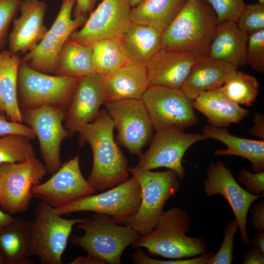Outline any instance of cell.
<instances>
[{
  "mask_svg": "<svg viewBox=\"0 0 264 264\" xmlns=\"http://www.w3.org/2000/svg\"><path fill=\"white\" fill-rule=\"evenodd\" d=\"M4 258H3L2 255H1L0 252V264H2L4 261Z\"/></svg>",
  "mask_w": 264,
  "mask_h": 264,
  "instance_id": "cell-50",
  "label": "cell"
},
{
  "mask_svg": "<svg viewBox=\"0 0 264 264\" xmlns=\"http://www.w3.org/2000/svg\"><path fill=\"white\" fill-rule=\"evenodd\" d=\"M253 126L249 129L248 133L260 140H264V115L257 112L253 118Z\"/></svg>",
  "mask_w": 264,
  "mask_h": 264,
  "instance_id": "cell-44",
  "label": "cell"
},
{
  "mask_svg": "<svg viewBox=\"0 0 264 264\" xmlns=\"http://www.w3.org/2000/svg\"><path fill=\"white\" fill-rule=\"evenodd\" d=\"M203 188L208 197L219 194L224 198L237 221L242 243L249 244L246 228L247 214L251 205L264 195H254L246 191L235 179L230 170L221 161L210 164Z\"/></svg>",
  "mask_w": 264,
  "mask_h": 264,
  "instance_id": "cell-16",
  "label": "cell"
},
{
  "mask_svg": "<svg viewBox=\"0 0 264 264\" xmlns=\"http://www.w3.org/2000/svg\"><path fill=\"white\" fill-rule=\"evenodd\" d=\"M161 36L152 26L132 22L121 40L130 60L145 66L162 48Z\"/></svg>",
  "mask_w": 264,
  "mask_h": 264,
  "instance_id": "cell-27",
  "label": "cell"
},
{
  "mask_svg": "<svg viewBox=\"0 0 264 264\" xmlns=\"http://www.w3.org/2000/svg\"><path fill=\"white\" fill-rule=\"evenodd\" d=\"M129 171L141 187L142 198L136 213L123 223L142 235L155 227L165 204L179 191L180 183L177 173L171 169L152 172L132 167Z\"/></svg>",
  "mask_w": 264,
  "mask_h": 264,
  "instance_id": "cell-5",
  "label": "cell"
},
{
  "mask_svg": "<svg viewBox=\"0 0 264 264\" xmlns=\"http://www.w3.org/2000/svg\"><path fill=\"white\" fill-rule=\"evenodd\" d=\"M0 114H4L2 109L0 107Z\"/></svg>",
  "mask_w": 264,
  "mask_h": 264,
  "instance_id": "cell-51",
  "label": "cell"
},
{
  "mask_svg": "<svg viewBox=\"0 0 264 264\" xmlns=\"http://www.w3.org/2000/svg\"><path fill=\"white\" fill-rule=\"evenodd\" d=\"M105 102L102 77L96 72L81 77L65 112L64 127L69 136L93 121Z\"/></svg>",
  "mask_w": 264,
  "mask_h": 264,
  "instance_id": "cell-18",
  "label": "cell"
},
{
  "mask_svg": "<svg viewBox=\"0 0 264 264\" xmlns=\"http://www.w3.org/2000/svg\"><path fill=\"white\" fill-rule=\"evenodd\" d=\"M71 264H100V262L92 256L87 255L85 257L79 256L71 263Z\"/></svg>",
  "mask_w": 264,
  "mask_h": 264,
  "instance_id": "cell-48",
  "label": "cell"
},
{
  "mask_svg": "<svg viewBox=\"0 0 264 264\" xmlns=\"http://www.w3.org/2000/svg\"><path fill=\"white\" fill-rule=\"evenodd\" d=\"M236 22L249 35L264 29V4L245 5Z\"/></svg>",
  "mask_w": 264,
  "mask_h": 264,
  "instance_id": "cell-34",
  "label": "cell"
},
{
  "mask_svg": "<svg viewBox=\"0 0 264 264\" xmlns=\"http://www.w3.org/2000/svg\"><path fill=\"white\" fill-rule=\"evenodd\" d=\"M47 8L40 0H21L20 15L13 20L8 37V50L13 53H26L33 49L44 37L47 29L44 24Z\"/></svg>",
  "mask_w": 264,
  "mask_h": 264,
  "instance_id": "cell-20",
  "label": "cell"
},
{
  "mask_svg": "<svg viewBox=\"0 0 264 264\" xmlns=\"http://www.w3.org/2000/svg\"><path fill=\"white\" fill-rule=\"evenodd\" d=\"M102 82L106 101L141 99L149 86L146 66L131 60L102 77Z\"/></svg>",
  "mask_w": 264,
  "mask_h": 264,
  "instance_id": "cell-21",
  "label": "cell"
},
{
  "mask_svg": "<svg viewBox=\"0 0 264 264\" xmlns=\"http://www.w3.org/2000/svg\"><path fill=\"white\" fill-rule=\"evenodd\" d=\"M248 37L249 35L239 27L236 21L219 22L207 51V55L238 68L246 64Z\"/></svg>",
  "mask_w": 264,
  "mask_h": 264,
  "instance_id": "cell-22",
  "label": "cell"
},
{
  "mask_svg": "<svg viewBox=\"0 0 264 264\" xmlns=\"http://www.w3.org/2000/svg\"><path fill=\"white\" fill-rule=\"evenodd\" d=\"M217 24V16L205 0H187L162 33V47L207 52Z\"/></svg>",
  "mask_w": 264,
  "mask_h": 264,
  "instance_id": "cell-3",
  "label": "cell"
},
{
  "mask_svg": "<svg viewBox=\"0 0 264 264\" xmlns=\"http://www.w3.org/2000/svg\"><path fill=\"white\" fill-rule=\"evenodd\" d=\"M31 222V240L28 255L36 256L42 264H62V255L74 224L85 219H66L55 209L41 202L35 209Z\"/></svg>",
  "mask_w": 264,
  "mask_h": 264,
  "instance_id": "cell-7",
  "label": "cell"
},
{
  "mask_svg": "<svg viewBox=\"0 0 264 264\" xmlns=\"http://www.w3.org/2000/svg\"><path fill=\"white\" fill-rule=\"evenodd\" d=\"M249 209L252 215L250 221L256 231H264V201L253 203Z\"/></svg>",
  "mask_w": 264,
  "mask_h": 264,
  "instance_id": "cell-42",
  "label": "cell"
},
{
  "mask_svg": "<svg viewBox=\"0 0 264 264\" xmlns=\"http://www.w3.org/2000/svg\"><path fill=\"white\" fill-rule=\"evenodd\" d=\"M21 59L10 50L0 52V107L10 121L22 123L18 98V77Z\"/></svg>",
  "mask_w": 264,
  "mask_h": 264,
  "instance_id": "cell-26",
  "label": "cell"
},
{
  "mask_svg": "<svg viewBox=\"0 0 264 264\" xmlns=\"http://www.w3.org/2000/svg\"><path fill=\"white\" fill-rule=\"evenodd\" d=\"M191 227L189 214L181 208H172L163 212L152 231L139 235L132 245L145 247L152 254L172 259L191 258L208 251L204 238L186 235Z\"/></svg>",
  "mask_w": 264,
  "mask_h": 264,
  "instance_id": "cell-2",
  "label": "cell"
},
{
  "mask_svg": "<svg viewBox=\"0 0 264 264\" xmlns=\"http://www.w3.org/2000/svg\"><path fill=\"white\" fill-rule=\"evenodd\" d=\"M91 46L95 71L102 77L112 73L130 60L121 38L101 40Z\"/></svg>",
  "mask_w": 264,
  "mask_h": 264,
  "instance_id": "cell-31",
  "label": "cell"
},
{
  "mask_svg": "<svg viewBox=\"0 0 264 264\" xmlns=\"http://www.w3.org/2000/svg\"><path fill=\"white\" fill-rule=\"evenodd\" d=\"M22 122L37 137L40 153L47 173H55L61 166L62 141L69 134L63 125L65 110L50 104L34 108H21Z\"/></svg>",
  "mask_w": 264,
  "mask_h": 264,
  "instance_id": "cell-11",
  "label": "cell"
},
{
  "mask_svg": "<svg viewBox=\"0 0 264 264\" xmlns=\"http://www.w3.org/2000/svg\"><path fill=\"white\" fill-rule=\"evenodd\" d=\"M141 99L155 132L168 129L184 130L198 123L192 100L181 88L149 86Z\"/></svg>",
  "mask_w": 264,
  "mask_h": 264,
  "instance_id": "cell-10",
  "label": "cell"
},
{
  "mask_svg": "<svg viewBox=\"0 0 264 264\" xmlns=\"http://www.w3.org/2000/svg\"><path fill=\"white\" fill-rule=\"evenodd\" d=\"M97 0H75V16H87L93 10Z\"/></svg>",
  "mask_w": 264,
  "mask_h": 264,
  "instance_id": "cell-45",
  "label": "cell"
},
{
  "mask_svg": "<svg viewBox=\"0 0 264 264\" xmlns=\"http://www.w3.org/2000/svg\"><path fill=\"white\" fill-rule=\"evenodd\" d=\"M148 150L139 157L135 167L152 170L161 167L175 171L180 180L185 176L182 158L187 150L195 143L208 139L204 134L191 133L183 130L168 129L155 132Z\"/></svg>",
  "mask_w": 264,
  "mask_h": 264,
  "instance_id": "cell-14",
  "label": "cell"
},
{
  "mask_svg": "<svg viewBox=\"0 0 264 264\" xmlns=\"http://www.w3.org/2000/svg\"><path fill=\"white\" fill-rule=\"evenodd\" d=\"M132 8L130 0H102L69 39L91 45L103 40L121 38L132 23Z\"/></svg>",
  "mask_w": 264,
  "mask_h": 264,
  "instance_id": "cell-15",
  "label": "cell"
},
{
  "mask_svg": "<svg viewBox=\"0 0 264 264\" xmlns=\"http://www.w3.org/2000/svg\"><path fill=\"white\" fill-rule=\"evenodd\" d=\"M104 104L117 130L119 144L140 157L143 148L151 142L154 131L142 100L109 101Z\"/></svg>",
  "mask_w": 264,
  "mask_h": 264,
  "instance_id": "cell-13",
  "label": "cell"
},
{
  "mask_svg": "<svg viewBox=\"0 0 264 264\" xmlns=\"http://www.w3.org/2000/svg\"><path fill=\"white\" fill-rule=\"evenodd\" d=\"M214 11L218 23L237 21L245 4L243 0H205Z\"/></svg>",
  "mask_w": 264,
  "mask_h": 264,
  "instance_id": "cell-37",
  "label": "cell"
},
{
  "mask_svg": "<svg viewBox=\"0 0 264 264\" xmlns=\"http://www.w3.org/2000/svg\"><path fill=\"white\" fill-rule=\"evenodd\" d=\"M213 254L212 252L207 251L194 258L161 260L152 258L138 249L132 255V259L134 262L142 264H207Z\"/></svg>",
  "mask_w": 264,
  "mask_h": 264,
  "instance_id": "cell-39",
  "label": "cell"
},
{
  "mask_svg": "<svg viewBox=\"0 0 264 264\" xmlns=\"http://www.w3.org/2000/svg\"><path fill=\"white\" fill-rule=\"evenodd\" d=\"M238 68L207 54L192 67L181 89L191 100L201 93L220 88Z\"/></svg>",
  "mask_w": 264,
  "mask_h": 264,
  "instance_id": "cell-23",
  "label": "cell"
},
{
  "mask_svg": "<svg viewBox=\"0 0 264 264\" xmlns=\"http://www.w3.org/2000/svg\"><path fill=\"white\" fill-rule=\"evenodd\" d=\"M141 198V187L132 176L107 191L86 196L55 210L61 216L83 211L106 214L121 224L136 213Z\"/></svg>",
  "mask_w": 264,
  "mask_h": 264,
  "instance_id": "cell-8",
  "label": "cell"
},
{
  "mask_svg": "<svg viewBox=\"0 0 264 264\" xmlns=\"http://www.w3.org/2000/svg\"><path fill=\"white\" fill-rule=\"evenodd\" d=\"M30 140L15 134L0 137V164L20 162L36 157Z\"/></svg>",
  "mask_w": 264,
  "mask_h": 264,
  "instance_id": "cell-33",
  "label": "cell"
},
{
  "mask_svg": "<svg viewBox=\"0 0 264 264\" xmlns=\"http://www.w3.org/2000/svg\"><path fill=\"white\" fill-rule=\"evenodd\" d=\"M92 46L68 39L59 55L55 74L81 77L95 72Z\"/></svg>",
  "mask_w": 264,
  "mask_h": 264,
  "instance_id": "cell-30",
  "label": "cell"
},
{
  "mask_svg": "<svg viewBox=\"0 0 264 264\" xmlns=\"http://www.w3.org/2000/svg\"><path fill=\"white\" fill-rule=\"evenodd\" d=\"M243 264H264V252L255 245L247 249L244 253Z\"/></svg>",
  "mask_w": 264,
  "mask_h": 264,
  "instance_id": "cell-43",
  "label": "cell"
},
{
  "mask_svg": "<svg viewBox=\"0 0 264 264\" xmlns=\"http://www.w3.org/2000/svg\"><path fill=\"white\" fill-rule=\"evenodd\" d=\"M259 2L264 4V0H259Z\"/></svg>",
  "mask_w": 264,
  "mask_h": 264,
  "instance_id": "cell-52",
  "label": "cell"
},
{
  "mask_svg": "<svg viewBox=\"0 0 264 264\" xmlns=\"http://www.w3.org/2000/svg\"><path fill=\"white\" fill-rule=\"evenodd\" d=\"M208 138L218 140L226 146V149H218L216 155H235L243 157L252 164L251 172L264 170V140H252L236 136L230 133L224 127L206 125L203 129Z\"/></svg>",
  "mask_w": 264,
  "mask_h": 264,
  "instance_id": "cell-25",
  "label": "cell"
},
{
  "mask_svg": "<svg viewBox=\"0 0 264 264\" xmlns=\"http://www.w3.org/2000/svg\"><path fill=\"white\" fill-rule=\"evenodd\" d=\"M13 134L23 135L31 140L36 137L34 131L29 126L11 121L5 115L0 114V137Z\"/></svg>",
  "mask_w": 264,
  "mask_h": 264,
  "instance_id": "cell-41",
  "label": "cell"
},
{
  "mask_svg": "<svg viewBox=\"0 0 264 264\" xmlns=\"http://www.w3.org/2000/svg\"><path fill=\"white\" fill-rule=\"evenodd\" d=\"M31 222L18 218L0 234V249L5 261L13 264H33L29 259Z\"/></svg>",
  "mask_w": 264,
  "mask_h": 264,
  "instance_id": "cell-29",
  "label": "cell"
},
{
  "mask_svg": "<svg viewBox=\"0 0 264 264\" xmlns=\"http://www.w3.org/2000/svg\"><path fill=\"white\" fill-rule=\"evenodd\" d=\"M47 173L44 163L33 157L24 161L0 164V205L11 215L27 211L33 188Z\"/></svg>",
  "mask_w": 264,
  "mask_h": 264,
  "instance_id": "cell-9",
  "label": "cell"
},
{
  "mask_svg": "<svg viewBox=\"0 0 264 264\" xmlns=\"http://www.w3.org/2000/svg\"><path fill=\"white\" fill-rule=\"evenodd\" d=\"M206 54L204 51L162 47L145 65L149 86L181 88L192 67Z\"/></svg>",
  "mask_w": 264,
  "mask_h": 264,
  "instance_id": "cell-19",
  "label": "cell"
},
{
  "mask_svg": "<svg viewBox=\"0 0 264 264\" xmlns=\"http://www.w3.org/2000/svg\"><path fill=\"white\" fill-rule=\"evenodd\" d=\"M75 0H63L50 28L44 37L22 61L31 68L45 73L55 72L60 52L71 34L86 21L83 16L72 17Z\"/></svg>",
  "mask_w": 264,
  "mask_h": 264,
  "instance_id": "cell-12",
  "label": "cell"
},
{
  "mask_svg": "<svg viewBox=\"0 0 264 264\" xmlns=\"http://www.w3.org/2000/svg\"><path fill=\"white\" fill-rule=\"evenodd\" d=\"M237 180L248 192L254 195H264V171L252 173L242 166Z\"/></svg>",
  "mask_w": 264,
  "mask_h": 264,
  "instance_id": "cell-40",
  "label": "cell"
},
{
  "mask_svg": "<svg viewBox=\"0 0 264 264\" xmlns=\"http://www.w3.org/2000/svg\"><path fill=\"white\" fill-rule=\"evenodd\" d=\"M249 242L264 252V231H256Z\"/></svg>",
  "mask_w": 264,
  "mask_h": 264,
  "instance_id": "cell-47",
  "label": "cell"
},
{
  "mask_svg": "<svg viewBox=\"0 0 264 264\" xmlns=\"http://www.w3.org/2000/svg\"><path fill=\"white\" fill-rule=\"evenodd\" d=\"M187 0H143L131 11L132 22L152 26L163 32Z\"/></svg>",
  "mask_w": 264,
  "mask_h": 264,
  "instance_id": "cell-28",
  "label": "cell"
},
{
  "mask_svg": "<svg viewBox=\"0 0 264 264\" xmlns=\"http://www.w3.org/2000/svg\"><path fill=\"white\" fill-rule=\"evenodd\" d=\"M143 0H130L131 4L132 7H133L140 2Z\"/></svg>",
  "mask_w": 264,
  "mask_h": 264,
  "instance_id": "cell-49",
  "label": "cell"
},
{
  "mask_svg": "<svg viewBox=\"0 0 264 264\" xmlns=\"http://www.w3.org/2000/svg\"><path fill=\"white\" fill-rule=\"evenodd\" d=\"M192 105L207 118L210 125L217 128L240 124L250 112L229 100L219 88L201 93Z\"/></svg>",
  "mask_w": 264,
  "mask_h": 264,
  "instance_id": "cell-24",
  "label": "cell"
},
{
  "mask_svg": "<svg viewBox=\"0 0 264 264\" xmlns=\"http://www.w3.org/2000/svg\"><path fill=\"white\" fill-rule=\"evenodd\" d=\"M91 217L78 223L77 228L84 234L74 236L72 243L100 264H120L123 252L135 242L139 234L129 226L119 225L109 215L95 213Z\"/></svg>",
  "mask_w": 264,
  "mask_h": 264,
  "instance_id": "cell-4",
  "label": "cell"
},
{
  "mask_svg": "<svg viewBox=\"0 0 264 264\" xmlns=\"http://www.w3.org/2000/svg\"><path fill=\"white\" fill-rule=\"evenodd\" d=\"M80 78L42 72L21 60L18 77V98L20 108H34L50 104L66 110Z\"/></svg>",
  "mask_w": 264,
  "mask_h": 264,
  "instance_id": "cell-6",
  "label": "cell"
},
{
  "mask_svg": "<svg viewBox=\"0 0 264 264\" xmlns=\"http://www.w3.org/2000/svg\"><path fill=\"white\" fill-rule=\"evenodd\" d=\"M21 0H0V52L8 41L9 26L19 10Z\"/></svg>",
  "mask_w": 264,
  "mask_h": 264,
  "instance_id": "cell-38",
  "label": "cell"
},
{
  "mask_svg": "<svg viewBox=\"0 0 264 264\" xmlns=\"http://www.w3.org/2000/svg\"><path fill=\"white\" fill-rule=\"evenodd\" d=\"M11 215L0 209V234L14 220Z\"/></svg>",
  "mask_w": 264,
  "mask_h": 264,
  "instance_id": "cell-46",
  "label": "cell"
},
{
  "mask_svg": "<svg viewBox=\"0 0 264 264\" xmlns=\"http://www.w3.org/2000/svg\"><path fill=\"white\" fill-rule=\"evenodd\" d=\"M239 230L235 219L228 222L224 227L222 242L218 251L213 254L207 264H231L234 259V238Z\"/></svg>",
  "mask_w": 264,
  "mask_h": 264,
  "instance_id": "cell-35",
  "label": "cell"
},
{
  "mask_svg": "<svg viewBox=\"0 0 264 264\" xmlns=\"http://www.w3.org/2000/svg\"><path fill=\"white\" fill-rule=\"evenodd\" d=\"M79 154L63 164L45 182L35 186L33 197L56 209L95 191L83 176L80 168Z\"/></svg>",
  "mask_w": 264,
  "mask_h": 264,
  "instance_id": "cell-17",
  "label": "cell"
},
{
  "mask_svg": "<svg viewBox=\"0 0 264 264\" xmlns=\"http://www.w3.org/2000/svg\"><path fill=\"white\" fill-rule=\"evenodd\" d=\"M113 121L106 109L79 132L78 143H88L92 150L93 164L87 180L95 191L113 187L129 177L128 163L115 142Z\"/></svg>",
  "mask_w": 264,
  "mask_h": 264,
  "instance_id": "cell-1",
  "label": "cell"
},
{
  "mask_svg": "<svg viewBox=\"0 0 264 264\" xmlns=\"http://www.w3.org/2000/svg\"><path fill=\"white\" fill-rule=\"evenodd\" d=\"M246 62L254 70L264 72V29L249 35Z\"/></svg>",
  "mask_w": 264,
  "mask_h": 264,
  "instance_id": "cell-36",
  "label": "cell"
},
{
  "mask_svg": "<svg viewBox=\"0 0 264 264\" xmlns=\"http://www.w3.org/2000/svg\"><path fill=\"white\" fill-rule=\"evenodd\" d=\"M219 88L233 102L250 106L259 95V83L253 76L237 70Z\"/></svg>",
  "mask_w": 264,
  "mask_h": 264,
  "instance_id": "cell-32",
  "label": "cell"
}]
</instances>
